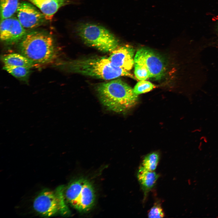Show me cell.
<instances>
[{
    "label": "cell",
    "instance_id": "obj_17",
    "mask_svg": "<svg viewBox=\"0 0 218 218\" xmlns=\"http://www.w3.org/2000/svg\"><path fill=\"white\" fill-rule=\"evenodd\" d=\"M154 87V85L149 81H140L135 85L133 91L136 94L138 95L139 94L150 91Z\"/></svg>",
    "mask_w": 218,
    "mask_h": 218
},
{
    "label": "cell",
    "instance_id": "obj_8",
    "mask_svg": "<svg viewBox=\"0 0 218 218\" xmlns=\"http://www.w3.org/2000/svg\"><path fill=\"white\" fill-rule=\"evenodd\" d=\"M16 13L17 18L25 28H36L43 24L47 20L42 12L26 2L19 3Z\"/></svg>",
    "mask_w": 218,
    "mask_h": 218
},
{
    "label": "cell",
    "instance_id": "obj_7",
    "mask_svg": "<svg viewBox=\"0 0 218 218\" xmlns=\"http://www.w3.org/2000/svg\"><path fill=\"white\" fill-rule=\"evenodd\" d=\"M134 63L144 66L149 71L151 78L159 80L165 75L166 67L163 59L152 51L142 48L136 52Z\"/></svg>",
    "mask_w": 218,
    "mask_h": 218
},
{
    "label": "cell",
    "instance_id": "obj_13",
    "mask_svg": "<svg viewBox=\"0 0 218 218\" xmlns=\"http://www.w3.org/2000/svg\"><path fill=\"white\" fill-rule=\"evenodd\" d=\"M1 59L4 65L31 68L38 65L21 54L12 53L4 54L2 56Z\"/></svg>",
    "mask_w": 218,
    "mask_h": 218
},
{
    "label": "cell",
    "instance_id": "obj_9",
    "mask_svg": "<svg viewBox=\"0 0 218 218\" xmlns=\"http://www.w3.org/2000/svg\"><path fill=\"white\" fill-rule=\"evenodd\" d=\"M27 33L17 18L12 17L1 20V40L7 44L18 43Z\"/></svg>",
    "mask_w": 218,
    "mask_h": 218
},
{
    "label": "cell",
    "instance_id": "obj_15",
    "mask_svg": "<svg viewBox=\"0 0 218 218\" xmlns=\"http://www.w3.org/2000/svg\"><path fill=\"white\" fill-rule=\"evenodd\" d=\"M3 69L18 79L26 82L31 72L30 68L23 67L4 65Z\"/></svg>",
    "mask_w": 218,
    "mask_h": 218
},
{
    "label": "cell",
    "instance_id": "obj_4",
    "mask_svg": "<svg viewBox=\"0 0 218 218\" xmlns=\"http://www.w3.org/2000/svg\"><path fill=\"white\" fill-rule=\"evenodd\" d=\"M78 31L85 43L101 51L111 52L118 47V41L115 37L101 26L85 24L80 25Z\"/></svg>",
    "mask_w": 218,
    "mask_h": 218
},
{
    "label": "cell",
    "instance_id": "obj_20",
    "mask_svg": "<svg viewBox=\"0 0 218 218\" xmlns=\"http://www.w3.org/2000/svg\"><path fill=\"white\" fill-rule=\"evenodd\" d=\"M190 182V180H189V181H188V183H189V184H190L191 183V182Z\"/></svg>",
    "mask_w": 218,
    "mask_h": 218
},
{
    "label": "cell",
    "instance_id": "obj_12",
    "mask_svg": "<svg viewBox=\"0 0 218 218\" xmlns=\"http://www.w3.org/2000/svg\"><path fill=\"white\" fill-rule=\"evenodd\" d=\"M137 177L145 198L154 187L159 177L154 171H150L139 167Z\"/></svg>",
    "mask_w": 218,
    "mask_h": 218
},
{
    "label": "cell",
    "instance_id": "obj_18",
    "mask_svg": "<svg viewBox=\"0 0 218 218\" xmlns=\"http://www.w3.org/2000/svg\"><path fill=\"white\" fill-rule=\"evenodd\" d=\"M134 73L136 78L140 81L145 80L151 78L148 69L144 66L134 63Z\"/></svg>",
    "mask_w": 218,
    "mask_h": 218
},
{
    "label": "cell",
    "instance_id": "obj_21",
    "mask_svg": "<svg viewBox=\"0 0 218 218\" xmlns=\"http://www.w3.org/2000/svg\"><path fill=\"white\" fill-rule=\"evenodd\" d=\"M217 33H218V26H217Z\"/></svg>",
    "mask_w": 218,
    "mask_h": 218
},
{
    "label": "cell",
    "instance_id": "obj_5",
    "mask_svg": "<svg viewBox=\"0 0 218 218\" xmlns=\"http://www.w3.org/2000/svg\"><path fill=\"white\" fill-rule=\"evenodd\" d=\"M65 196L67 202L80 212L89 210L95 200L94 188L88 180L80 179L71 182L67 187Z\"/></svg>",
    "mask_w": 218,
    "mask_h": 218
},
{
    "label": "cell",
    "instance_id": "obj_11",
    "mask_svg": "<svg viewBox=\"0 0 218 218\" xmlns=\"http://www.w3.org/2000/svg\"><path fill=\"white\" fill-rule=\"evenodd\" d=\"M38 8L47 20L51 19L59 9L68 3L67 0H26Z\"/></svg>",
    "mask_w": 218,
    "mask_h": 218
},
{
    "label": "cell",
    "instance_id": "obj_6",
    "mask_svg": "<svg viewBox=\"0 0 218 218\" xmlns=\"http://www.w3.org/2000/svg\"><path fill=\"white\" fill-rule=\"evenodd\" d=\"M63 187H60L55 193L48 190L40 193L35 199L33 206L35 210L44 216H53L60 211L65 214L68 212L64 200Z\"/></svg>",
    "mask_w": 218,
    "mask_h": 218
},
{
    "label": "cell",
    "instance_id": "obj_3",
    "mask_svg": "<svg viewBox=\"0 0 218 218\" xmlns=\"http://www.w3.org/2000/svg\"><path fill=\"white\" fill-rule=\"evenodd\" d=\"M18 43L19 53L38 65L51 63L58 56L52 37L43 32L27 33Z\"/></svg>",
    "mask_w": 218,
    "mask_h": 218
},
{
    "label": "cell",
    "instance_id": "obj_14",
    "mask_svg": "<svg viewBox=\"0 0 218 218\" xmlns=\"http://www.w3.org/2000/svg\"><path fill=\"white\" fill-rule=\"evenodd\" d=\"M19 3L18 0H0L1 20L12 17L16 12Z\"/></svg>",
    "mask_w": 218,
    "mask_h": 218
},
{
    "label": "cell",
    "instance_id": "obj_2",
    "mask_svg": "<svg viewBox=\"0 0 218 218\" xmlns=\"http://www.w3.org/2000/svg\"><path fill=\"white\" fill-rule=\"evenodd\" d=\"M60 65L70 72L104 80L121 76L134 78L129 71L113 65L107 58H83L63 62Z\"/></svg>",
    "mask_w": 218,
    "mask_h": 218
},
{
    "label": "cell",
    "instance_id": "obj_16",
    "mask_svg": "<svg viewBox=\"0 0 218 218\" xmlns=\"http://www.w3.org/2000/svg\"><path fill=\"white\" fill-rule=\"evenodd\" d=\"M159 159V155L157 152L149 153L144 157L139 167L148 171H154L157 167Z\"/></svg>",
    "mask_w": 218,
    "mask_h": 218
},
{
    "label": "cell",
    "instance_id": "obj_19",
    "mask_svg": "<svg viewBox=\"0 0 218 218\" xmlns=\"http://www.w3.org/2000/svg\"><path fill=\"white\" fill-rule=\"evenodd\" d=\"M148 216L149 218H162L164 217V213L159 203H156L154 204L149 211Z\"/></svg>",
    "mask_w": 218,
    "mask_h": 218
},
{
    "label": "cell",
    "instance_id": "obj_10",
    "mask_svg": "<svg viewBox=\"0 0 218 218\" xmlns=\"http://www.w3.org/2000/svg\"><path fill=\"white\" fill-rule=\"evenodd\" d=\"M107 58L114 66L129 71L134 64V50L128 45L118 47Z\"/></svg>",
    "mask_w": 218,
    "mask_h": 218
},
{
    "label": "cell",
    "instance_id": "obj_1",
    "mask_svg": "<svg viewBox=\"0 0 218 218\" xmlns=\"http://www.w3.org/2000/svg\"><path fill=\"white\" fill-rule=\"evenodd\" d=\"M96 91L101 103L109 110L125 112L137 104L138 95L129 85L120 79H114L97 85Z\"/></svg>",
    "mask_w": 218,
    "mask_h": 218
}]
</instances>
